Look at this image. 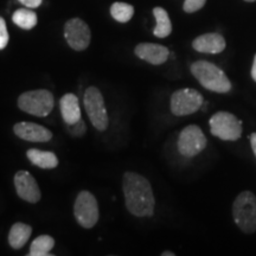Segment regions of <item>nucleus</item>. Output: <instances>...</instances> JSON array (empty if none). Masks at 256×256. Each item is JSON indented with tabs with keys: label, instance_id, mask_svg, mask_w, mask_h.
I'll use <instances>...</instances> for the list:
<instances>
[{
	"label": "nucleus",
	"instance_id": "nucleus-28",
	"mask_svg": "<svg viewBox=\"0 0 256 256\" xmlns=\"http://www.w3.org/2000/svg\"><path fill=\"white\" fill-rule=\"evenodd\" d=\"M162 256H174V252H162Z\"/></svg>",
	"mask_w": 256,
	"mask_h": 256
},
{
	"label": "nucleus",
	"instance_id": "nucleus-12",
	"mask_svg": "<svg viewBox=\"0 0 256 256\" xmlns=\"http://www.w3.org/2000/svg\"><path fill=\"white\" fill-rule=\"evenodd\" d=\"M14 132L20 139L32 142H50L52 133L46 127L34 122H18L14 124Z\"/></svg>",
	"mask_w": 256,
	"mask_h": 256
},
{
	"label": "nucleus",
	"instance_id": "nucleus-4",
	"mask_svg": "<svg viewBox=\"0 0 256 256\" xmlns=\"http://www.w3.org/2000/svg\"><path fill=\"white\" fill-rule=\"evenodd\" d=\"M54 95L46 89L30 90L19 96L18 107L25 113L34 116H48L54 110Z\"/></svg>",
	"mask_w": 256,
	"mask_h": 256
},
{
	"label": "nucleus",
	"instance_id": "nucleus-19",
	"mask_svg": "<svg viewBox=\"0 0 256 256\" xmlns=\"http://www.w3.org/2000/svg\"><path fill=\"white\" fill-rule=\"evenodd\" d=\"M55 246V240L49 235H40L34 240L31 243L30 252L28 256H48L51 255L50 252L52 250Z\"/></svg>",
	"mask_w": 256,
	"mask_h": 256
},
{
	"label": "nucleus",
	"instance_id": "nucleus-21",
	"mask_svg": "<svg viewBox=\"0 0 256 256\" xmlns=\"http://www.w3.org/2000/svg\"><path fill=\"white\" fill-rule=\"evenodd\" d=\"M110 14L119 23H127L133 17L134 8L126 2H114L110 8Z\"/></svg>",
	"mask_w": 256,
	"mask_h": 256
},
{
	"label": "nucleus",
	"instance_id": "nucleus-6",
	"mask_svg": "<svg viewBox=\"0 0 256 256\" xmlns=\"http://www.w3.org/2000/svg\"><path fill=\"white\" fill-rule=\"evenodd\" d=\"M83 102H84L86 112L92 126L101 132L107 130L110 124V118H108L101 92L96 87H89L84 92Z\"/></svg>",
	"mask_w": 256,
	"mask_h": 256
},
{
	"label": "nucleus",
	"instance_id": "nucleus-2",
	"mask_svg": "<svg viewBox=\"0 0 256 256\" xmlns=\"http://www.w3.org/2000/svg\"><path fill=\"white\" fill-rule=\"evenodd\" d=\"M192 75L208 90L215 92H228L232 83L222 69L206 60H197L191 66Z\"/></svg>",
	"mask_w": 256,
	"mask_h": 256
},
{
	"label": "nucleus",
	"instance_id": "nucleus-9",
	"mask_svg": "<svg viewBox=\"0 0 256 256\" xmlns=\"http://www.w3.org/2000/svg\"><path fill=\"white\" fill-rule=\"evenodd\" d=\"M206 138L200 127L196 124H190L185 127L179 134L178 151L184 156H194L203 151L206 147Z\"/></svg>",
	"mask_w": 256,
	"mask_h": 256
},
{
	"label": "nucleus",
	"instance_id": "nucleus-14",
	"mask_svg": "<svg viewBox=\"0 0 256 256\" xmlns=\"http://www.w3.org/2000/svg\"><path fill=\"white\" fill-rule=\"evenodd\" d=\"M226 40L220 34H202L192 43L194 50L203 54H220L226 49Z\"/></svg>",
	"mask_w": 256,
	"mask_h": 256
},
{
	"label": "nucleus",
	"instance_id": "nucleus-23",
	"mask_svg": "<svg viewBox=\"0 0 256 256\" xmlns=\"http://www.w3.org/2000/svg\"><path fill=\"white\" fill-rule=\"evenodd\" d=\"M206 0H185L184 11L188 12V14L196 12L206 5Z\"/></svg>",
	"mask_w": 256,
	"mask_h": 256
},
{
	"label": "nucleus",
	"instance_id": "nucleus-1",
	"mask_svg": "<svg viewBox=\"0 0 256 256\" xmlns=\"http://www.w3.org/2000/svg\"><path fill=\"white\" fill-rule=\"evenodd\" d=\"M122 184L127 210L136 217L153 216L156 200L150 182L134 172H126Z\"/></svg>",
	"mask_w": 256,
	"mask_h": 256
},
{
	"label": "nucleus",
	"instance_id": "nucleus-29",
	"mask_svg": "<svg viewBox=\"0 0 256 256\" xmlns=\"http://www.w3.org/2000/svg\"><path fill=\"white\" fill-rule=\"evenodd\" d=\"M246 2H256V0H246Z\"/></svg>",
	"mask_w": 256,
	"mask_h": 256
},
{
	"label": "nucleus",
	"instance_id": "nucleus-7",
	"mask_svg": "<svg viewBox=\"0 0 256 256\" xmlns=\"http://www.w3.org/2000/svg\"><path fill=\"white\" fill-rule=\"evenodd\" d=\"M74 215L80 226L86 229H92L98 223V200L88 191L80 192L74 206Z\"/></svg>",
	"mask_w": 256,
	"mask_h": 256
},
{
	"label": "nucleus",
	"instance_id": "nucleus-20",
	"mask_svg": "<svg viewBox=\"0 0 256 256\" xmlns=\"http://www.w3.org/2000/svg\"><path fill=\"white\" fill-rule=\"evenodd\" d=\"M12 20L24 30H31L37 25V14L28 8H19L12 16Z\"/></svg>",
	"mask_w": 256,
	"mask_h": 256
},
{
	"label": "nucleus",
	"instance_id": "nucleus-18",
	"mask_svg": "<svg viewBox=\"0 0 256 256\" xmlns=\"http://www.w3.org/2000/svg\"><path fill=\"white\" fill-rule=\"evenodd\" d=\"M153 14H154L156 20V25L154 28V31H153L154 36L159 38H165L170 36V34L172 32V24L171 20H170L168 12L162 8H156L153 10Z\"/></svg>",
	"mask_w": 256,
	"mask_h": 256
},
{
	"label": "nucleus",
	"instance_id": "nucleus-22",
	"mask_svg": "<svg viewBox=\"0 0 256 256\" xmlns=\"http://www.w3.org/2000/svg\"><path fill=\"white\" fill-rule=\"evenodd\" d=\"M68 130L70 134H72L74 136H82L83 134L86 133L87 130V126H86L84 121L82 119L78 120V122L72 124H68Z\"/></svg>",
	"mask_w": 256,
	"mask_h": 256
},
{
	"label": "nucleus",
	"instance_id": "nucleus-16",
	"mask_svg": "<svg viewBox=\"0 0 256 256\" xmlns=\"http://www.w3.org/2000/svg\"><path fill=\"white\" fill-rule=\"evenodd\" d=\"M32 234V228L25 223H14L8 234V243L14 249L23 248Z\"/></svg>",
	"mask_w": 256,
	"mask_h": 256
},
{
	"label": "nucleus",
	"instance_id": "nucleus-24",
	"mask_svg": "<svg viewBox=\"0 0 256 256\" xmlns=\"http://www.w3.org/2000/svg\"><path fill=\"white\" fill-rule=\"evenodd\" d=\"M8 43V32L4 18L0 17V50L5 49Z\"/></svg>",
	"mask_w": 256,
	"mask_h": 256
},
{
	"label": "nucleus",
	"instance_id": "nucleus-15",
	"mask_svg": "<svg viewBox=\"0 0 256 256\" xmlns=\"http://www.w3.org/2000/svg\"><path fill=\"white\" fill-rule=\"evenodd\" d=\"M60 114L64 122L66 124H72L81 120V110H80V102L78 96L75 94H66L60 98Z\"/></svg>",
	"mask_w": 256,
	"mask_h": 256
},
{
	"label": "nucleus",
	"instance_id": "nucleus-26",
	"mask_svg": "<svg viewBox=\"0 0 256 256\" xmlns=\"http://www.w3.org/2000/svg\"><path fill=\"white\" fill-rule=\"evenodd\" d=\"M249 138H250V144H252V152H254V154L256 156V133H252Z\"/></svg>",
	"mask_w": 256,
	"mask_h": 256
},
{
	"label": "nucleus",
	"instance_id": "nucleus-10",
	"mask_svg": "<svg viewBox=\"0 0 256 256\" xmlns=\"http://www.w3.org/2000/svg\"><path fill=\"white\" fill-rule=\"evenodd\" d=\"M64 37L70 48L76 51H83L90 43V28L82 19L72 18L66 22L64 26Z\"/></svg>",
	"mask_w": 256,
	"mask_h": 256
},
{
	"label": "nucleus",
	"instance_id": "nucleus-8",
	"mask_svg": "<svg viewBox=\"0 0 256 256\" xmlns=\"http://www.w3.org/2000/svg\"><path fill=\"white\" fill-rule=\"evenodd\" d=\"M204 104V98L200 92L184 88L174 92L171 96V112L176 116H184L196 113Z\"/></svg>",
	"mask_w": 256,
	"mask_h": 256
},
{
	"label": "nucleus",
	"instance_id": "nucleus-27",
	"mask_svg": "<svg viewBox=\"0 0 256 256\" xmlns=\"http://www.w3.org/2000/svg\"><path fill=\"white\" fill-rule=\"evenodd\" d=\"M252 78L256 82V55L254 57V62H252Z\"/></svg>",
	"mask_w": 256,
	"mask_h": 256
},
{
	"label": "nucleus",
	"instance_id": "nucleus-11",
	"mask_svg": "<svg viewBox=\"0 0 256 256\" xmlns=\"http://www.w3.org/2000/svg\"><path fill=\"white\" fill-rule=\"evenodd\" d=\"M14 186L18 196L28 203H37L40 200V190L36 179L28 171H19L14 176Z\"/></svg>",
	"mask_w": 256,
	"mask_h": 256
},
{
	"label": "nucleus",
	"instance_id": "nucleus-25",
	"mask_svg": "<svg viewBox=\"0 0 256 256\" xmlns=\"http://www.w3.org/2000/svg\"><path fill=\"white\" fill-rule=\"evenodd\" d=\"M42 2H43V0H19V2H22V4L25 5L28 8H38V6H40Z\"/></svg>",
	"mask_w": 256,
	"mask_h": 256
},
{
	"label": "nucleus",
	"instance_id": "nucleus-17",
	"mask_svg": "<svg viewBox=\"0 0 256 256\" xmlns=\"http://www.w3.org/2000/svg\"><path fill=\"white\" fill-rule=\"evenodd\" d=\"M26 156L32 164L40 168H55L58 165V159L52 152L31 148L26 152Z\"/></svg>",
	"mask_w": 256,
	"mask_h": 256
},
{
	"label": "nucleus",
	"instance_id": "nucleus-3",
	"mask_svg": "<svg viewBox=\"0 0 256 256\" xmlns=\"http://www.w3.org/2000/svg\"><path fill=\"white\" fill-rule=\"evenodd\" d=\"M232 215L236 226L246 234L256 230V197L250 191H243L236 197L232 206Z\"/></svg>",
	"mask_w": 256,
	"mask_h": 256
},
{
	"label": "nucleus",
	"instance_id": "nucleus-5",
	"mask_svg": "<svg viewBox=\"0 0 256 256\" xmlns=\"http://www.w3.org/2000/svg\"><path fill=\"white\" fill-rule=\"evenodd\" d=\"M210 132L226 142H236L242 136V122L228 112H217L210 118Z\"/></svg>",
	"mask_w": 256,
	"mask_h": 256
},
{
	"label": "nucleus",
	"instance_id": "nucleus-13",
	"mask_svg": "<svg viewBox=\"0 0 256 256\" xmlns=\"http://www.w3.org/2000/svg\"><path fill=\"white\" fill-rule=\"evenodd\" d=\"M136 55L153 66H160L168 58L170 51L166 46L153 43H142L136 48Z\"/></svg>",
	"mask_w": 256,
	"mask_h": 256
}]
</instances>
